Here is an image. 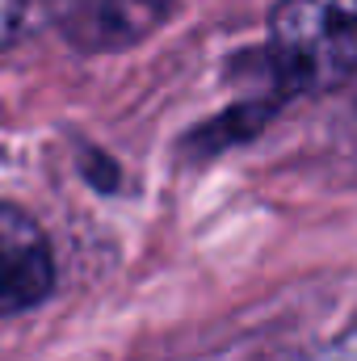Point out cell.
Wrapping results in <instances>:
<instances>
[{"instance_id": "cell-1", "label": "cell", "mask_w": 357, "mask_h": 361, "mask_svg": "<svg viewBox=\"0 0 357 361\" xmlns=\"http://www.w3.org/2000/svg\"><path fill=\"white\" fill-rule=\"evenodd\" d=\"M269 63L286 92H328L357 76V0H277Z\"/></svg>"}, {"instance_id": "cell-2", "label": "cell", "mask_w": 357, "mask_h": 361, "mask_svg": "<svg viewBox=\"0 0 357 361\" xmlns=\"http://www.w3.org/2000/svg\"><path fill=\"white\" fill-rule=\"evenodd\" d=\"M55 252L38 219L0 197V319L25 315L55 294Z\"/></svg>"}, {"instance_id": "cell-3", "label": "cell", "mask_w": 357, "mask_h": 361, "mask_svg": "<svg viewBox=\"0 0 357 361\" xmlns=\"http://www.w3.org/2000/svg\"><path fill=\"white\" fill-rule=\"evenodd\" d=\"M169 13L173 0H55V30L68 47L105 55L143 42Z\"/></svg>"}, {"instance_id": "cell-4", "label": "cell", "mask_w": 357, "mask_h": 361, "mask_svg": "<svg viewBox=\"0 0 357 361\" xmlns=\"http://www.w3.org/2000/svg\"><path fill=\"white\" fill-rule=\"evenodd\" d=\"M55 25V0H0V51Z\"/></svg>"}]
</instances>
